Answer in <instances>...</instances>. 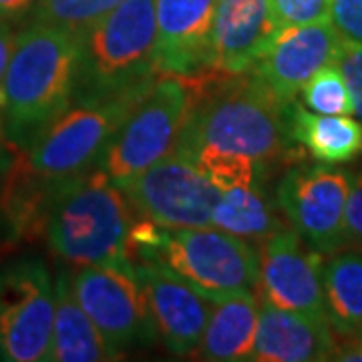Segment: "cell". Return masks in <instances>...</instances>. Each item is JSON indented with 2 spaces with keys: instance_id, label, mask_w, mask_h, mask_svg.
I'll list each match as a JSON object with an SVG mask.
<instances>
[{
  "instance_id": "6da1fadb",
  "label": "cell",
  "mask_w": 362,
  "mask_h": 362,
  "mask_svg": "<svg viewBox=\"0 0 362 362\" xmlns=\"http://www.w3.org/2000/svg\"><path fill=\"white\" fill-rule=\"evenodd\" d=\"M197 149L246 157L270 177L298 156L288 103L254 71L195 75L194 105L173 153L183 157Z\"/></svg>"
},
{
  "instance_id": "7a4b0ae2",
  "label": "cell",
  "mask_w": 362,
  "mask_h": 362,
  "mask_svg": "<svg viewBox=\"0 0 362 362\" xmlns=\"http://www.w3.org/2000/svg\"><path fill=\"white\" fill-rule=\"evenodd\" d=\"M77 37L61 28L25 23L0 93V143L23 149L75 101Z\"/></svg>"
},
{
  "instance_id": "3957f363",
  "label": "cell",
  "mask_w": 362,
  "mask_h": 362,
  "mask_svg": "<svg viewBox=\"0 0 362 362\" xmlns=\"http://www.w3.org/2000/svg\"><path fill=\"white\" fill-rule=\"evenodd\" d=\"M156 0H123L77 37L75 101L141 95L157 77Z\"/></svg>"
},
{
  "instance_id": "277c9868",
  "label": "cell",
  "mask_w": 362,
  "mask_h": 362,
  "mask_svg": "<svg viewBox=\"0 0 362 362\" xmlns=\"http://www.w3.org/2000/svg\"><path fill=\"white\" fill-rule=\"evenodd\" d=\"M137 220L127 197L103 169L59 181L45 238L51 252L71 266L127 258V240Z\"/></svg>"
},
{
  "instance_id": "5b68a950",
  "label": "cell",
  "mask_w": 362,
  "mask_h": 362,
  "mask_svg": "<svg viewBox=\"0 0 362 362\" xmlns=\"http://www.w3.org/2000/svg\"><path fill=\"white\" fill-rule=\"evenodd\" d=\"M194 99L195 77L159 75L121 119L99 169L123 185L171 156Z\"/></svg>"
},
{
  "instance_id": "8992f818",
  "label": "cell",
  "mask_w": 362,
  "mask_h": 362,
  "mask_svg": "<svg viewBox=\"0 0 362 362\" xmlns=\"http://www.w3.org/2000/svg\"><path fill=\"white\" fill-rule=\"evenodd\" d=\"M137 262L168 268L211 302L258 288L259 250L220 228L161 230L156 246Z\"/></svg>"
},
{
  "instance_id": "52a82bcc",
  "label": "cell",
  "mask_w": 362,
  "mask_h": 362,
  "mask_svg": "<svg viewBox=\"0 0 362 362\" xmlns=\"http://www.w3.org/2000/svg\"><path fill=\"white\" fill-rule=\"evenodd\" d=\"M139 97L73 101L26 147L28 165L49 181L73 180L97 169L121 119Z\"/></svg>"
},
{
  "instance_id": "ba28073f",
  "label": "cell",
  "mask_w": 362,
  "mask_h": 362,
  "mask_svg": "<svg viewBox=\"0 0 362 362\" xmlns=\"http://www.w3.org/2000/svg\"><path fill=\"white\" fill-rule=\"evenodd\" d=\"M54 318V282L35 256L0 264V358L47 361Z\"/></svg>"
},
{
  "instance_id": "9c48e42d",
  "label": "cell",
  "mask_w": 362,
  "mask_h": 362,
  "mask_svg": "<svg viewBox=\"0 0 362 362\" xmlns=\"http://www.w3.org/2000/svg\"><path fill=\"white\" fill-rule=\"evenodd\" d=\"M350 177L330 163H294L276 185V202L292 230L318 254L344 247V209Z\"/></svg>"
},
{
  "instance_id": "30bf717a",
  "label": "cell",
  "mask_w": 362,
  "mask_h": 362,
  "mask_svg": "<svg viewBox=\"0 0 362 362\" xmlns=\"http://www.w3.org/2000/svg\"><path fill=\"white\" fill-rule=\"evenodd\" d=\"M73 294L115 349L125 350L156 340L147 300L129 258L77 266L71 274Z\"/></svg>"
},
{
  "instance_id": "8fae6325",
  "label": "cell",
  "mask_w": 362,
  "mask_h": 362,
  "mask_svg": "<svg viewBox=\"0 0 362 362\" xmlns=\"http://www.w3.org/2000/svg\"><path fill=\"white\" fill-rule=\"evenodd\" d=\"M135 216L163 230L207 228L220 189L177 153L119 185Z\"/></svg>"
},
{
  "instance_id": "7c38bea8",
  "label": "cell",
  "mask_w": 362,
  "mask_h": 362,
  "mask_svg": "<svg viewBox=\"0 0 362 362\" xmlns=\"http://www.w3.org/2000/svg\"><path fill=\"white\" fill-rule=\"evenodd\" d=\"M322 259V254L294 230L282 228L272 233L259 247L258 300L282 310L326 318Z\"/></svg>"
},
{
  "instance_id": "4fadbf2b",
  "label": "cell",
  "mask_w": 362,
  "mask_h": 362,
  "mask_svg": "<svg viewBox=\"0 0 362 362\" xmlns=\"http://www.w3.org/2000/svg\"><path fill=\"white\" fill-rule=\"evenodd\" d=\"M340 47L342 37L330 21L284 26L276 33L252 71L280 101L290 103L320 69L337 63Z\"/></svg>"
},
{
  "instance_id": "5bb4252c",
  "label": "cell",
  "mask_w": 362,
  "mask_h": 362,
  "mask_svg": "<svg viewBox=\"0 0 362 362\" xmlns=\"http://www.w3.org/2000/svg\"><path fill=\"white\" fill-rule=\"evenodd\" d=\"M156 337L173 354H192L204 337L211 300L177 274L153 262L135 264Z\"/></svg>"
},
{
  "instance_id": "9a60e30c",
  "label": "cell",
  "mask_w": 362,
  "mask_h": 362,
  "mask_svg": "<svg viewBox=\"0 0 362 362\" xmlns=\"http://www.w3.org/2000/svg\"><path fill=\"white\" fill-rule=\"evenodd\" d=\"M218 0H156L159 75L195 77L214 71L211 28Z\"/></svg>"
},
{
  "instance_id": "2e32d148",
  "label": "cell",
  "mask_w": 362,
  "mask_h": 362,
  "mask_svg": "<svg viewBox=\"0 0 362 362\" xmlns=\"http://www.w3.org/2000/svg\"><path fill=\"white\" fill-rule=\"evenodd\" d=\"M278 30L268 0H218L211 28L214 71H252Z\"/></svg>"
},
{
  "instance_id": "e0dca14e",
  "label": "cell",
  "mask_w": 362,
  "mask_h": 362,
  "mask_svg": "<svg viewBox=\"0 0 362 362\" xmlns=\"http://www.w3.org/2000/svg\"><path fill=\"white\" fill-rule=\"evenodd\" d=\"M337 332L328 318L282 310L259 300L258 332L252 361L320 362L332 361Z\"/></svg>"
},
{
  "instance_id": "ac0fdd59",
  "label": "cell",
  "mask_w": 362,
  "mask_h": 362,
  "mask_svg": "<svg viewBox=\"0 0 362 362\" xmlns=\"http://www.w3.org/2000/svg\"><path fill=\"white\" fill-rule=\"evenodd\" d=\"M119 358H123V350L115 349L99 332L73 294L71 272L61 270L54 280V318L47 361L109 362Z\"/></svg>"
},
{
  "instance_id": "d6986e66",
  "label": "cell",
  "mask_w": 362,
  "mask_h": 362,
  "mask_svg": "<svg viewBox=\"0 0 362 362\" xmlns=\"http://www.w3.org/2000/svg\"><path fill=\"white\" fill-rule=\"evenodd\" d=\"M258 294H235L211 304L204 337L194 350L211 362L252 361L258 332Z\"/></svg>"
},
{
  "instance_id": "ffe728a7",
  "label": "cell",
  "mask_w": 362,
  "mask_h": 362,
  "mask_svg": "<svg viewBox=\"0 0 362 362\" xmlns=\"http://www.w3.org/2000/svg\"><path fill=\"white\" fill-rule=\"evenodd\" d=\"M288 119L298 145L318 163L340 165L362 153V123L352 115H320L292 101Z\"/></svg>"
},
{
  "instance_id": "44dd1931",
  "label": "cell",
  "mask_w": 362,
  "mask_h": 362,
  "mask_svg": "<svg viewBox=\"0 0 362 362\" xmlns=\"http://www.w3.org/2000/svg\"><path fill=\"white\" fill-rule=\"evenodd\" d=\"M278 202L266 192V183L221 189L211 211V226L262 244L284 228Z\"/></svg>"
},
{
  "instance_id": "7402d4cb",
  "label": "cell",
  "mask_w": 362,
  "mask_h": 362,
  "mask_svg": "<svg viewBox=\"0 0 362 362\" xmlns=\"http://www.w3.org/2000/svg\"><path fill=\"white\" fill-rule=\"evenodd\" d=\"M326 318L337 334H362V252L342 247L322 259Z\"/></svg>"
},
{
  "instance_id": "603a6c76",
  "label": "cell",
  "mask_w": 362,
  "mask_h": 362,
  "mask_svg": "<svg viewBox=\"0 0 362 362\" xmlns=\"http://www.w3.org/2000/svg\"><path fill=\"white\" fill-rule=\"evenodd\" d=\"M121 2L123 0H39L26 23L54 26L73 37H81Z\"/></svg>"
},
{
  "instance_id": "cb8c5ba5",
  "label": "cell",
  "mask_w": 362,
  "mask_h": 362,
  "mask_svg": "<svg viewBox=\"0 0 362 362\" xmlns=\"http://www.w3.org/2000/svg\"><path fill=\"white\" fill-rule=\"evenodd\" d=\"M302 101L304 105L320 115H352V97L344 75L334 65L320 69L314 77L302 87Z\"/></svg>"
},
{
  "instance_id": "d4e9b609",
  "label": "cell",
  "mask_w": 362,
  "mask_h": 362,
  "mask_svg": "<svg viewBox=\"0 0 362 362\" xmlns=\"http://www.w3.org/2000/svg\"><path fill=\"white\" fill-rule=\"evenodd\" d=\"M278 28L330 21L332 0H268Z\"/></svg>"
},
{
  "instance_id": "484cf974",
  "label": "cell",
  "mask_w": 362,
  "mask_h": 362,
  "mask_svg": "<svg viewBox=\"0 0 362 362\" xmlns=\"http://www.w3.org/2000/svg\"><path fill=\"white\" fill-rule=\"evenodd\" d=\"M337 66L344 75V81L349 85L352 107H354L352 115L358 117V121L362 123V45L342 39Z\"/></svg>"
},
{
  "instance_id": "4316f807",
  "label": "cell",
  "mask_w": 362,
  "mask_h": 362,
  "mask_svg": "<svg viewBox=\"0 0 362 362\" xmlns=\"http://www.w3.org/2000/svg\"><path fill=\"white\" fill-rule=\"evenodd\" d=\"M344 247L362 252V168L350 177L344 209Z\"/></svg>"
},
{
  "instance_id": "83f0119b",
  "label": "cell",
  "mask_w": 362,
  "mask_h": 362,
  "mask_svg": "<svg viewBox=\"0 0 362 362\" xmlns=\"http://www.w3.org/2000/svg\"><path fill=\"white\" fill-rule=\"evenodd\" d=\"M330 23L342 39L362 45V0H332Z\"/></svg>"
},
{
  "instance_id": "f1b7e54d",
  "label": "cell",
  "mask_w": 362,
  "mask_h": 362,
  "mask_svg": "<svg viewBox=\"0 0 362 362\" xmlns=\"http://www.w3.org/2000/svg\"><path fill=\"white\" fill-rule=\"evenodd\" d=\"M332 361L362 362V334H337Z\"/></svg>"
},
{
  "instance_id": "f546056e",
  "label": "cell",
  "mask_w": 362,
  "mask_h": 362,
  "mask_svg": "<svg viewBox=\"0 0 362 362\" xmlns=\"http://www.w3.org/2000/svg\"><path fill=\"white\" fill-rule=\"evenodd\" d=\"M16 33L18 30H14L13 23L0 21V93H2V81H4L6 66L11 63V57H13Z\"/></svg>"
},
{
  "instance_id": "4dcf8cb0",
  "label": "cell",
  "mask_w": 362,
  "mask_h": 362,
  "mask_svg": "<svg viewBox=\"0 0 362 362\" xmlns=\"http://www.w3.org/2000/svg\"><path fill=\"white\" fill-rule=\"evenodd\" d=\"M39 0H0V21L4 23H23Z\"/></svg>"
},
{
  "instance_id": "1f68e13d",
  "label": "cell",
  "mask_w": 362,
  "mask_h": 362,
  "mask_svg": "<svg viewBox=\"0 0 362 362\" xmlns=\"http://www.w3.org/2000/svg\"><path fill=\"white\" fill-rule=\"evenodd\" d=\"M2 171H4V163L0 161V175H2ZM0 181H2V177H0Z\"/></svg>"
}]
</instances>
